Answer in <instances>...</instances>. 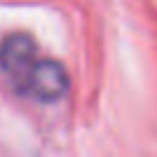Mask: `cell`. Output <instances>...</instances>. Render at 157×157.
I'll list each match as a JSON object with an SVG mask.
<instances>
[{
  "label": "cell",
  "mask_w": 157,
  "mask_h": 157,
  "mask_svg": "<svg viewBox=\"0 0 157 157\" xmlns=\"http://www.w3.org/2000/svg\"><path fill=\"white\" fill-rule=\"evenodd\" d=\"M0 69L20 93L42 103L59 101L69 88L66 69L59 61L42 56L32 37L22 32L5 37L0 44Z\"/></svg>",
  "instance_id": "6da1fadb"
}]
</instances>
